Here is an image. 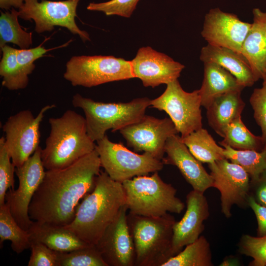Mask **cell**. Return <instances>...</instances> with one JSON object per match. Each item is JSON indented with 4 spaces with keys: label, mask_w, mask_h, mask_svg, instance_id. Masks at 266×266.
Segmentation results:
<instances>
[{
    "label": "cell",
    "mask_w": 266,
    "mask_h": 266,
    "mask_svg": "<svg viewBox=\"0 0 266 266\" xmlns=\"http://www.w3.org/2000/svg\"><path fill=\"white\" fill-rule=\"evenodd\" d=\"M219 142L221 146L228 145L237 150H252L261 151L266 144L262 136L253 134L242 121L241 116L235 119L227 128Z\"/></svg>",
    "instance_id": "83f0119b"
},
{
    "label": "cell",
    "mask_w": 266,
    "mask_h": 266,
    "mask_svg": "<svg viewBox=\"0 0 266 266\" xmlns=\"http://www.w3.org/2000/svg\"><path fill=\"white\" fill-rule=\"evenodd\" d=\"M28 266H59L58 252L43 243L32 241Z\"/></svg>",
    "instance_id": "8d00e7d4"
},
{
    "label": "cell",
    "mask_w": 266,
    "mask_h": 266,
    "mask_svg": "<svg viewBox=\"0 0 266 266\" xmlns=\"http://www.w3.org/2000/svg\"><path fill=\"white\" fill-rule=\"evenodd\" d=\"M150 102L145 97L126 103H104L79 94L74 95L72 100L73 106L83 111L88 134L94 142L102 138L109 130H120L138 121L145 115Z\"/></svg>",
    "instance_id": "8992f818"
},
{
    "label": "cell",
    "mask_w": 266,
    "mask_h": 266,
    "mask_svg": "<svg viewBox=\"0 0 266 266\" xmlns=\"http://www.w3.org/2000/svg\"><path fill=\"white\" fill-rule=\"evenodd\" d=\"M249 101L254 110V118L266 142V79L263 80L262 87L254 90Z\"/></svg>",
    "instance_id": "d590c367"
},
{
    "label": "cell",
    "mask_w": 266,
    "mask_h": 266,
    "mask_svg": "<svg viewBox=\"0 0 266 266\" xmlns=\"http://www.w3.org/2000/svg\"><path fill=\"white\" fill-rule=\"evenodd\" d=\"M164 92L151 100L150 105L165 111L183 137L202 128L201 99L199 90L185 91L178 79L167 84Z\"/></svg>",
    "instance_id": "9c48e42d"
},
{
    "label": "cell",
    "mask_w": 266,
    "mask_h": 266,
    "mask_svg": "<svg viewBox=\"0 0 266 266\" xmlns=\"http://www.w3.org/2000/svg\"><path fill=\"white\" fill-rule=\"evenodd\" d=\"M5 144L4 136L0 138V205L5 203V196L9 189H14L15 166Z\"/></svg>",
    "instance_id": "836d02e7"
},
{
    "label": "cell",
    "mask_w": 266,
    "mask_h": 266,
    "mask_svg": "<svg viewBox=\"0 0 266 266\" xmlns=\"http://www.w3.org/2000/svg\"><path fill=\"white\" fill-rule=\"evenodd\" d=\"M126 205L120 209L95 245L107 266H134L135 251L127 221Z\"/></svg>",
    "instance_id": "9a60e30c"
},
{
    "label": "cell",
    "mask_w": 266,
    "mask_h": 266,
    "mask_svg": "<svg viewBox=\"0 0 266 266\" xmlns=\"http://www.w3.org/2000/svg\"><path fill=\"white\" fill-rule=\"evenodd\" d=\"M59 266H107L96 245L69 252H58Z\"/></svg>",
    "instance_id": "1f68e13d"
},
{
    "label": "cell",
    "mask_w": 266,
    "mask_h": 266,
    "mask_svg": "<svg viewBox=\"0 0 266 266\" xmlns=\"http://www.w3.org/2000/svg\"><path fill=\"white\" fill-rule=\"evenodd\" d=\"M248 204L254 212L257 220L258 236H266V206L258 203L250 195L248 198Z\"/></svg>",
    "instance_id": "ab89813d"
},
{
    "label": "cell",
    "mask_w": 266,
    "mask_h": 266,
    "mask_svg": "<svg viewBox=\"0 0 266 266\" xmlns=\"http://www.w3.org/2000/svg\"><path fill=\"white\" fill-rule=\"evenodd\" d=\"M28 232L31 242H40L58 252H69L90 245L64 226L33 221Z\"/></svg>",
    "instance_id": "7402d4cb"
},
{
    "label": "cell",
    "mask_w": 266,
    "mask_h": 266,
    "mask_svg": "<svg viewBox=\"0 0 266 266\" xmlns=\"http://www.w3.org/2000/svg\"><path fill=\"white\" fill-rule=\"evenodd\" d=\"M131 62L134 77L140 79L144 86L152 88L178 79L185 67L166 54L149 46L139 48Z\"/></svg>",
    "instance_id": "e0dca14e"
},
{
    "label": "cell",
    "mask_w": 266,
    "mask_h": 266,
    "mask_svg": "<svg viewBox=\"0 0 266 266\" xmlns=\"http://www.w3.org/2000/svg\"><path fill=\"white\" fill-rule=\"evenodd\" d=\"M203 66V79L199 90L201 106L206 109L217 97L229 92L241 91L245 88L220 65L204 62Z\"/></svg>",
    "instance_id": "cb8c5ba5"
},
{
    "label": "cell",
    "mask_w": 266,
    "mask_h": 266,
    "mask_svg": "<svg viewBox=\"0 0 266 266\" xmlns=\"http://www.w3.org/2000/svg\"><path fill=\"white\" fill-rule=\"evenodd\" d=\"M251 26V24L241 21L236 15L216 7L205 14L201 35L208 44L240 53Z\"/></svg>",
    "instance_id": "2e32d148"
},
{
    "label": "cell",
    "mask_w": 266,
    "mask_h": 266,
    "mask_svg": "<svg viewBox=\"0 0 266 266\" xmlns=\"http://www.w3.org/2000/svg\"><path fill=\"white\" fill-rule=\"evenodd\" d=\"M55 107V104L46 105L36 116L29 110L20 111L3 125L5 144L16 167L22 166L39 147L40 123L45 113Z\"/></svg>",
    "instance_id": "30bf717a"
},
{
    "label": "cell",
    "mask_w": 266,
    "mask_h": 266,
    "mask_svg": "<svg viewBox=\"0 0 266 266\" xmlns=\"http://www.w3.org/2000/svg\"><path fill=\"white\" fill-rule=\"evenodd\" d=\"M70 41L55 48L46 49L42 46L41 44L33 48L17 49V61L23 75L29 78L28 75L31 74L34 69L35 65L33 63L36 60L43 57L45 54L50 50L67 45Z\"/></svg>",
    "instance_id": "74e56055"
},
{
    "label": "cell",
    "mask_w": 266,
    "mask_h": 266,
    "mask_svg": "<svg viewBox=\"0 0 266 266\" xmlns=\"http://www.w3.org/2000/svg\"><path fill=\"white\" fill-rule=\"evenodd\" d=\"M49 123L50 132L41 152L46 170L66 167L95 149L85 117L75 111L68 109L59 117L50 118Z\"/></svg>",
    "instance_id": "3957f363"
},
{
    "label": "cell",
    "mask_w": 266,
    "mask_h": 266,
    "mask_svg": "<svg viewBox=\"0 0 266 266\" xmlns=\"http://www.w3.org/2000/svg\"><path fill=\"white\" fill-rule=\"evenodd\" d=\"M127 221L135 248V266H162L172 257L173 216L148 217L129 212Z\"/></svg>",
    "instance_id": "277c9868"
},
{
    "label": "cell",
    "mask_w": 266,
    "mask_h": 266,
    "mask_svg": "<svg viewBox=\"0 0 266 266\" xmlns=\"http://www.w3.org/2000/svg\"><path fill=\"white\" fill-rule=\"evenodd\" d=\"M210 244L203 235L187 245L179 253L169 259L162 266H212Z\"/></svg>",
    "instance_id": "4316f807"
},
{
    "label": "cell",
    "mask_w": 266,
    "mask_h": 266,
    "mask_svg": "<svg viewBox=\"0 0 266 266\" xmlns=\"http://www.w3.org/2000/svg\"><path fill=\"white\" fill-rule=\"evenodd\" d=\"M266 77H265V78L263 79V80H266Z\"/></svg>",
    "instance_id": "b9f144b4"
},
{
    "label": "cell",
    "mask_w": 266,
    "mask_h": 266,
    "mask_svg": "<svg viewBox=\"0 0 266 266\" xmlns=\"http://www.w3.org/2000/svg\"><path fill=\"white\" fill-rule=\"evenodd\" d=\"M250 195L258 203L266 206V170L257 179L250 180Z\"/></svg>",
    "instance_id": "f35d334b"
},
{
    "label": "cell",
    "mask_w": 266,
    "mask_h": 266,
    "mask_svg": "<svg viewBox=\"0 0 266 266\" xmlns=\"http://www.w3.org/2000/svg\"><path fill=\"white\" fill-rule=\"evenodd\" d=\"M252 12L253 22L240 53L248 61L257 81L266 76V12L255 8Z\"/></svg>",
    "instance_id": "ffe728a7"
},
{
    "label": "cell",
    "mask_w": 266,
    "mask_h": 266,
    "mask_svg": "<svg viewBox=\"0 0 266 266\" xmlns=\"http://www.w3.org/2000/svg\"><path fill=\"white\" fill-rule=\"evenodd\" d=\"M10 241L12 249L17 254L31 248L28 231L22 229L13 217L6 203L0 205V245Z\"/></svg>",
    "instance_id": "484cf974"
},
{
    "label": "cell",
    "mask_w": 266,
    "mask_h": 266,
    "mask_svg": "<svg viewBox=\"0 0 266 266\" xmlns=\"http://www.w3.org/2000/svg\"><path fill=\"white\" fill-rule=\"evenodd\" d=\"M164 165L176 166L193 189L202 193L212 187L213 179L201 162L196 159L178 134L169 137L165 145Z\"/></svg>",
    "instance_id": "d6986e66"
},
{
    "label": "cell",
    "mask_w": 266,
    "mask_h": 266,
    "mask_svg": "<svg viewBox=\"0 0 266 266\" xmlns=\"http://www.w3.org/2000/svg\"><path fill=\"white\" fill-rule=\"evenodd\" d=\"M209 216V205L204 193L193 189L186 196L185 214L173 226L171 257L200 236L204 229L203 222Z\"/></svg>",
    "instance_id": "ac0fdd59"
},
{
    "label": "cell",
    "mask_w": 266,
    "mask_h": 266,
    "mask_svg": "<svg viewBox=\"0 0 266 266\" xmlns=\"http://www.w3.org/2000/svg\"><path fill=\"white\" fill-rule=\"evenodd\" d=\"M126 202L122 183L100 171L94 190L80 202L71 223L64 227L82 241L95 245Z\"/></svg>",
    "instance_id": "7a4b0ae2"
},
{
    "label": "cell",
    "mask_w": 266,
    "mask_h": 266,
    "mask_svg": "<svg viewBox=\"0 0 266 266\" xmlns=\"http://www.w3.org/2000/svg\"><path fill=\"white\" fill-rule=\"evenodd\" d=\"M181 139L193 155L201 163L209 164L225 158L224 148L217 144L205 129L201 128Z\"/></svg>",
    "instance_id": "d4e9b609"
},
{
    "label": "cell",
    "mask_w": 266,
    "mask_h": 266,
    "mask_svg": "<svg viewBox=\"0 0 266 266\" xmlns=\"http://www.w3.org/2000/svg\"><path fill=\"white\" fill-rule=\"evenodd\" d=\"M19 11L0 12V47L12 43L21 49H29L32 44V33L24 31L18 22Z\"/></svg>",
    "instance_id": "f1b7e54d"
},
{
    "label": "cell",
    "mask_w": 266,
    "mask_h": 266,
    "mask_svg": "<svg viewBox=\"0 0 266 266\" xmlns=\"http://www.w3.org/2000/svg\"><path fill=\"white\" fill-rule=\"evenodd\" d=\"M1 48L2 58L0 62V75L2 85L9 90L25 88L29 78L22 74L17 59V49L5 45Z\"/></svg>",
    "instance_id": "4dcf8cb0"
},
{
    "label": "cell",
    "mask_w": 266,
    "mask_h": 266,
    "mask_svg": "<svg viewBox=\"0 0 266 266\" xmlns=\"http://www.w3.org/2000/svg\"><path fill=\"white\" fill-rule=\"evenodd\" d=\"M203 63H216L230 72L243 87H251L256 82L251 67L241 53L231 49L207 44L201 50Z\"/></svg>",
    "instance_id": "44dd1931"
},
{
    "label": "cell",
    "mask_w": 266,
    "mask_h": 266,
    "mask_svg": "<svg viewBox=\"0 0 266 266\" xmlns=\"http://www.w3.org/2000/svg\"><path fill=\"white\" fill-rule=\"evenodd\" d=\"M139 0H110L106 2H90L87 9L101 11L107 16L117 15L130 18Z\"/></svg>",
    "instance_id": "e575fe53"
},
{
    "label": "cell",
    "mask_w": 266,
    "mask_h": 266,
    "mask_svg": "<svg viewBox=\"0 0 266 266\" xmlns=\"http://www.w3.org/2000/svg\"><path fill=\"white\" fill-rule=\"evenodd\" d=\"M239 253L252 258L251 266H266V236L243 235L238 244Z\"/></svg>",
    "instance_id": "d6a6232c"
},
{
    "label": "cell",
    "mask_w": 266,
    "mask_h": 266,
    "mask_svg": "<svg viewBox=\"0 0 266 266\" xmlns=\"http://www.w3.org/2000/svg\"><path fill=\"white\" fill-rule=\"evenodd\" d=\"M240 91L229 92L215 98L206 108L209 126L220 136L233 121L241 116L245 103Z\"/></svg>",
    "instance_id": "603a6c76"
},
{
    "label": "cell",
    "mask_w": 266,
    "mask_h": 266,
    "mask_svg": "<svg viewBox=\"0 0 266 266\" xmlns=\"http://www.w3.org/2000/svg\"><path fill=\"white\" fill-rule=\"evenodd\" d=\"M119 131L127 145L135 152L144 151L161 160L164 157L167 139L179 133L170 118L160 119L145 115Z\"/></svg>",
    "instance_id": "5bb4252c"
},
{
    "label": "cell",
    "mask_w": 266,
    "mask_h": 266,
    "mask_svg": "<svg viewBox=\"0 0 266 266\" xmlns=\"http://www.w3.org/2000/svg\"><path fill=\"white\" fill-rule=\"evenodd\" d=\"M42 148L39 147L21 166L15 168L19 180L16 190L9 189L5 200L10 212L20 227L28 231L33 221L29 215V208L33 197L45 174L41 158Z\"/></svg>",
    "instance_id": "7c38bea8"
},
{
    "label": "cell",
    "mask_w": 266,
    "mask_h": 266,
    "mask_svg": "<svg viewBox=\"0 0 266 266\" xmlns=\"http://www.w3.org/2000/svg\"><path fill=\"white\" fill-rule=\"evenodd\" d=\"M64 77L73 86L85 87L135 78L131 61L101 55L72 57L66 64Z\"/></svg>",
    "instance_id": "52a82bcc"
},
{
    "label": "cell",
    "mask_w": 266,
    "mask_h": 266,
    "mask_svg": "<svg viewBox=\"0 0 266 266\" xmlns=\"http://www.w3.org/2000/svg\"><path fill=\"white\" fill-rule=\"evenodd\" d=\"M101 167L95 149L66 167L46 170L30 203V219L58 226L69 225L80 201L94 190Z\"/></svg>",
    "instance_id": "6da1fadb"
},
{
    "label": "cell",
    "mask_w": 266,
    "mask_h": 266,
    "mask_svg": "<svg viewBox=\"0 0 266 266\" xmlns=\"http://www.w3.org/2000/svg\"><path fill=\"white\" fill-rule=\"evenodd\" d=\"M25 0H0V7L8 10L11 7L20 9L24 4Z\"/></svg>",
    "instance_id": "60d3db41"
},
{
    "label": "cell",
    "mask_w": 266,
    "mask_h": 266,
    "mask_svg": "<svg viewBox=\"0 0 266 266\" xmlns=\"http://www.w3.org/2000/svg\"><path fill=\"white\" fill-rule=\"evenodd\" d=\"M95 150L99 154L101 166L113 180L123 183L134 177L147 175L162 169V160L148 153L138 154L123 144L111 141L105 135L97 141Z\"/></svg>",
    "instance_id": "ba28073f"
},
{
    "label": "cell",
    "mask_w": 266,
    "mask_h": 266,
    "mask_svg": "<svg viewBox=\"0 0 266 266\" xmlns=\"http://www.w3.org/2000/svg\"><path fill=\"white\" fill-rule=\"evenodd\" d=\"M208 167L212 187L220 193L221 211L226 218L231 217L233 205L243 208L248 206L251 179L242 167L223 158L208 164Z\"/></svg>",
    "instance_id": "4fadbf2b"
},
{
    "label": "cell",
    "mask_w": 266,
    "mask_h": 266,
    "mask_svg": "<svg viewBox=\"0 0 266 266\" xmlns=\"http://www.w3.org/2000/svg\"><path fill=\"white\" fill-rule=\"evenodd\" d=\"M79 1L25 0L19 9V17L27 21L33 19L35 24L34 31L38 33L50 32L55 26H60L66 28L74 34H78L83 42L90 41L89 33L80 30L75 23Z\"/></svg>",
    "instance_id": "8fae6325"
},
{
    "label": "cell",
    "mask_w": 266,
    "mask_h": 266,
    "mask_svg": "<svg viewBox=\"0 0 266 266\" xmlns=\"http://www.w3.org/2000/svg\"><path fill=\"white\" fill-rule=\"evenodd\" d=\"M223 146L225 158L242 167L249 175L250 180L257 179L266 170V144L261 151Z\"/></svg>",
    "instance_id": "f546056e"
},
{
    "label": "cell",
    "mask_w": 266,
    "mask_h": 266,
    "mask_svg": "<svg viewBox=\"0 0 266 266\" xmlns=\"http://www.w3.org/2000/svg\"><path fill=\"white\" fill-rule=\"evenodd\" d=\"M126 205L129 212L148 217H160L169 213L179 214L185 208L176 196V189L164 182L155 172L151 176L134 177L122 183Z\"/></svg>",
    "instance_id": "5b68a950"
}]
</instances>
